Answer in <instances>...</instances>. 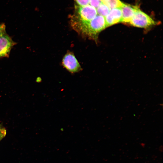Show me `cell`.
Masks as SVG:
<instances>
[{"label":"cell","instance_id":"1","mask_svg":"<svg viewBox=\"0 0 163 163\" xmlns=\"http://www.w3.org/2000/svg\"><path fill=\"white\" fill-rule=\"evenodd\" d=\"M157 23L138 7L129 24L138 27L147 28L155 25Z\"/></svg>","mask_w":163,"mask_h":163},{"label":"cell","instance_id":"2","mask_svg":"<svg viewBox=\"0 0 163 163\" xmlns=\"http://www.w3.org/2000/svg\"><path fill=\"white\" fill-rule=\"evenodd\" d=\"M62 64L64 67L72 73L78 72L82 69L81 67L74 54L68 52L63 57Z\"/></svg>","mask_w":163,"mask_h":163},{"label":"cell","instance_id":"3","mask_svg":"<svg viewBox=\"0 0 163 163\" xmlns=\"http://www.w3.org/2000/svg\"><path fill=\"white\" fill-rule=\"evenodd\" d=\"M16 44L6 33L0 37V58L9 57L12 47Z\"/></svg>","mask_w":163,"mask_h":163},{"label":"cell","instance_id":"4","mask_svg":"<svg viewBox=\"0 0 163 163\" xmlns=\"http://www.w3.org/2000/svg\"><path fill=\"white\" fill-rule=\"evenodd\" d=\"M122 12L120 8L111 9L108 14L105 17L106 27L121 22Z\"/></svg>","mask_w":163,"mask_h":163},{"label":"cell","instance_id":"5","mask_svg":"<svg viewBox=\"0 0 163 163\" xmlns=\"http://www.w3.org/2000/svg\"><path fill=\"white\" fill-rule=\"evenodd\" d=\"M138 7L123 3L120 7L122 12L121 22L129 24Z\"/></svg>","mask_w":163,"mask_h":163},{"label":"cell","instance_id":"6","mask_svg":"<svg viewBox=\"0 0 163 163\" xmlns=\"http://www.w3.org/2000/svg\"><path fill=\"white\" fill-rule=\"evenodd\" d=\"M102 3L110 9L120 8L123 3L120 0H101Z\"/></svg>","mask_w":163,"mask_h":163},{"label":"cell","instance_id":"7","mask_svg":"<svg viewBox=\"0 0 163 163\" xmlns=\"http://www.w3.org/2000/svg\"><path fill=\"white\" fill-rule=\"evenodd\" d=\"M110 9L108 7L103 3L96 8L97 14L104 17L108 14Z\"/></svg>","mask_w":163,"mask_h":163},{"label":"cell","instance_id":"8","mask_svg":"<svg viewBox=\"0 0 163 163\" xmlns=\"http://www.w3.org/2000/svg\"><path fill=\"white\" fill-rule=\"evenodd\" d=\"M102 3L101 0H90L88 5L96 9Z\"/></svg>","mask_w":163,"mask_h":163},{"label":"cell","instance_id":"9","mask_svg":"<svg viewBox=\"0 0 163 163\" xmlns=\"http://www.w3.org/2000/svg\"><path fill=\"white\" fill-rule=\"evenodd\" d=\"M78 5V6H84L89 4L90 0H74Z\"/></svg>","mask_w":163,"mask_h":163},{"label":"cell","instance_id":"10","mask_svg":"<svg viewBox=\"0 0 163 163\" xmlns=\"http://www.w3.org/2000/svg\"><path fill=\"white\" fill-rule=\"evenodd\" d=\"M6 33L5 24L4 23L0 24V37L2 35Z\"/></svg>","mask_w":163,"mask_h":163},{"label":"cell","instance_id":"11","mask_svg":"<svg viewBox=\"0 0 163 163\" xmlns=\"http://www.w3.org/2000/svg\"><path fill=\"white\" fill-rule=\"evenodd\" d=\"M6 134V129L0 126V140L5 136Z\"/></svg>","mask_w":163,"mask_h":163}]
</instances>
